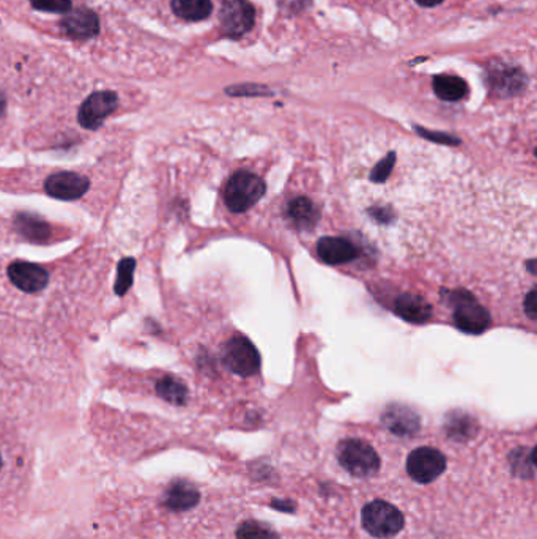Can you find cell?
Returning a JSON list of instances; mask_svg holds the SVG:
<instances>
[{"mask_svg":"<svg viewBox=\"0 0 537 539\" xmlns=\"http://www.w3.org/2000/svg\"><path fill=\"white\" fill-rule=\"evenodd\" d=\"M267 185L262 178L248 170H238L230 177L224 188V203L234 213H244L262 199Z\"/></svg>","mask_w":537,"mask_h":539,"instance_id":"6da1fadb","label":"cell"},{"mask_svg":"<svg viewBox=\"0 0 537 539\" xmlns=\"http://www.w3.org/2000/svg\"><path fill=\"white\" fill-rule=\"evenodd\" d=\"M337 460L343 470L356 478H370L380 470V458L376 450L359 438H349L337 446Z\"/></svg>","mask_w":537,"mask_h":539,"instance_id":"7a4b0ae2","label":"cell"},{"mask_svg":"<svg viewBox=\"0 0 537 539\" xmlns=\"http://www.w3.org/2000/svg\"><path fill=\"white\" fill-rule=\"evenodd\" d=\"M361 519L366 532L376 538H392L405 526L402 512L384 500H374L364 506Z\"/></svg>","mask_w":537,"mask_h":539,"instance_id":"3957f363","label":"cell"},{"mask_svg":"<svg viewBox=\"0 0 537 539\" xmlns=\"http://www.w3.org/2000/svg\"><path fill=\"white\" fill-rule=\"evenodd\" d=\"M450 302L454 306V322L457 328L470 333L481 335L491 325V314L467 290L450 292Z\"/></svg>","mask_w":537,"mask_h":539,"instance_id":"277c9868","label":"cell"},{"mask_svg":"<svg viewBox=\"0 0 537 539\" xmlns=\"http://www.w3.org/2000/svg\"><path fill=\"white\" fill-rule=\"evenodd\" d=\"M222 361L228 371L242 377L255 376L260 369V355L248 337L235 336L224 345Z\"/></svg>","mask_w":537,"mask_h":539,"instance_id":"5b68a950","label":"cell"},{"mask_svg":"<svg viewBox=\"0 0 537 539\" xmlns=\"http://www.w3.org/2000/svg\"><path fill=\"white\" fill-rule=\"evenodd\" d=\"M446 470V458L442 452L430 446H421L410 452L407 459V472L421 485H429L440 478Z\"/></svg>","mask_w":537,"mask_h":539,"instance_id":"8992f818","label":"cell"},{"mask_svg":"<svg viewBox=\"0 0 537 539\" xmlns=\"http://www.w3.org/2000/svg\"><path fill=\"white\" fill-rule=\"evenodd\" d=\"M219 18L222 32L230 38H240L254 26L255 10L248 0H226Z\"/></svg>","mask_w":537,"mask_h":539,"instance_id":"52a82bcc","label":"cell"},{"mask_svg":"<svg viewBox=\"0 0 537 539\" xmlns=\"http://www.w3.org/2000/svg\"><path fill=\"white\" fill-rule=\"evenodd\" d=\"M117 106H119V98L114 92L109 90L95 92L82 103L78 120L86 129H98L103 125V121L114 112Z\"/></svg>","mask_w":537,"mask_h":539,"instance_id":"ba28073f","label":"cell"},{"mask_svg":"<svg viewBox=\"0 0 537 539\" xmlns=\"http://www.w3.org/2000/svg\"><path fill=\"white\" fill-rule=\"evenodd\" d=\"M382 425L397 437H413L421 429V419L410 407L392 404L383 411Z\"/></svg>","mask_w":537,"mask_h":539,"instance_id":"9c48e42d","label":"cell"},{"mask_svg":"<svg viewBox=\"0 0 537 539\" xmlns=\"http://www.w3.org/2000/svg\"><path fill=\"white\" fill-rule=\"evenodd\" d=\"M90 182L76 172H59L49 177L45 183L47 195L61 201H74L87 193Z\"/></svg>","mask_w":537,"mask_h":539,"instance_id":"30bf717a","label":"cell"},{"mask_svg":"<svg viewBox=\"0 0 537 539\" xmlns=\"http://www.w3.org/2000/svg\"><path fill=\"white\" fill-rule=\"evenodd\" d=\"M10 281L28 294H35L46 287L49 275L41 265L30 262H14L8 267Z\"/></svg>","mask_w":537,"mask_h":539,"instance_id":"8fae6325","label":"cell"},{"mask_svg":"<svg viewBox=\"0 0 537 539\" xmlns=\"http://www.w3.org/2000/svg\"><path fill=\"white\" fill-rule=\"evenodd\" d=\"M62 28L68 37L86 40L100 32V21L92 10L78 8L65 13V18L62 20Z\"/></svg>","mask_w":537,"mask_h":539,"instance_id":"7c38bea8","label":"cell"},{"mask_svg":"<svg viewBox=\"0 0 537 539\" xmlns=\"http://www.w3.org/2000/svg\"><path fill=\"white\" fill-rule=\"evenodd\" d=\"M317 253L323 262L328 265H343L358 257L355 245L341 236H323L317 245Z\"/></svg>","mask_w":537,"mask_h":539,"instance_id":"4fadbf2b","label":"cell"},{"mask_svg":"<svg viewBox=\"0 0 537 539\" xmlns=\"http://www.w3.org/2000/svg\"><path fill=\"white\" fill-rule=\"evenodd\" d=\"M397 316L411 324H424L432 317V306L423 297L415 294H402L394 302Z\"/></svg>","mask_w":537,"mask_h":539,"instance_id":"5bb4252c","label":"cell"},{"mask_svg":"<svg viewBox=\"0 0 537 539\" xmlns=\"http://www.w3.org/2000/svg\"><path fill=\"white\" fill-rule=\"evenodd\" d=\"M14 228L30 243H45L51 238L49 224L32 213H18L14 216Z\"/></svg>","mask_w":537,"mask_h":539,"instance_id":"9a60e30c","label":"cell"},{"mask_svg":"<svg viewBox=\"0 0 537 539\" xmlns=\"http://www.w3.org/2000/svg\"><path fill=\"white\" fill-rule=\"evenodd\" d=\"M444 432L456 442H467L476 435V419L464 411H452L444 419Z\"/></svg>","mask_w":537,"mask_h":539,"instance_id":"2e32d148","label":"cell"},{"mask_svg":"<svg viewBox=\"0 0 537 539\" xmlns=\"http://www.w3.org/2000/svg\"><path fill=\"white\" fill-rule=\"evenodd\" d=\"M287 215L298 229H312L320 218V211L308 197H296L287 207Z\"/></svg>","mask_w":537,"mask_h":539,"instance_id":"e0dca14e","label":"cell"},{"mask_svg":"<svg viewBox=\"0 0 537 539\" xmlns=\"http://www.w3.org/2000/svg\"><path fill=\"white\" fill-rule=\"evenodd\" d=\"M434 92L443 102L456 103L467 96L468 86L459 76L442 75L434 78Z\"/></svg>","mask_w":537,"mask_h":539,"instance_id":"ac0fdd59","label":"cell"},{"mask_svg":"<svg viewBox=\"0 0 537 539\" xmlns=\"http://www.w3.org/2000/svg\"><path fill=\"white\" fill-rule=\"evenodd\" d=\"M199 502V491L186 481L175 483L166 493V505L175 511H185Z\"/></svg>","mask_w":537,"mask_h":539,"instance_id":"d6986e66","label":"cell"},{"mask_svg":"<svg viewBox=\"0 0 537 539\" xmlns=\"http://www.w3.org/2000/svg\"><path fill=\"white\" fill-rule=\"evenodd\" d=\"M174 13L185 21H203L213 12L211 0H172Z\"/></svg>","mask_w":537,"mask_h":539,"instance_id":"ffe728a7","label":"cell"},{"mask_svg":"<svg viewBox=\"0 0 537 539\" xmlns=\"http://www.w3.org/2000/svg\"><path fill=\"white\" fill-rule=\"evenodd\" d=\"M156 393L170 404L185 405L188 402V386L180 378L166 376L156 382Z\"/></svg>","mask_w":537,"mask_h":539,"instance_id":"44dd1931","label":"cell"},{"mask_svg":"<svg viewBox=\"0 0 537 539\" xmlns=\"http://www.w3.org/2000/svg\"><path fill=\"white\" fill-rule=\"evenodd\" d=\"M510 472L518 478H534V452L533 448H516L509 454Z\"/></svg>","mask_w":537,"mask_h":539,"instance_id":"7402d4cb","label":"cell"},{"mask_svg":"<svg viewBox=\"0 0 537 539\" xmlns=\"http://www.w3.org/2000/svg\"><path fill=\"white\" fill-rule=\"evenodd\" d=\"M238 539H281L271 527L259 520H246L236 530Z\"/></svg>","mask_w":537,"mask_h":539,"instance_id":"603a6c76","label":"cell"},{"mask_svg":"<svg viewBox=\"0 0 537 539\" xmlns=\"http://www.w3.org/2000/svg\"><path fill=\"white\" fill-rule=\"evenodd\" d=\"M136 261L133 257H125L121 259L119 263V270H117V281H115L114 292L115 295L123 297L127 294L128 289L131 287L133 284V278H135Z\"/></svg>","mask_w":537,"mask_h":539,"instance_id":"cb8c5ba5","label":"cell"},{"mask_svg":"<svg viewBox=\"0 0 537 539\" xmlns=\"http://www.w3.org/2000/svg\"><path fill=\"white\" fill-rule=\"evenodd\" d=\"M32 5L47 13H68L71 10V0H30Z\"/></svg>","mask_w":537,"mask_h":539,"instance_id":"d4e9b609","label":"cell"},{"mask_svg":"<svg viewBox=\"0 0 537 539\" xmlns=\"http://www.w3.org/2000/svg\"><path fill=\"white\" fill-rule=\"evenodd\" d=\"M394 164H396V153H390V155L384 156L382 162H378L374 170H372L370 180L376 183L384 182L391 176Z\"/></svg>","mask_w":537,"mask_h":539,"instance_id":"484cf974","label":"cell"},{"mask_svg":"<svg viewBox=\"0 0 537 539\" xmlns=\"http://www.w3.org/2000/svg\"><path fill=\"white\" fill-rule=\"evenodd\" d=\"M417 131H419V135L425 136L430 141H437L440 144H450V145L460 144V141L457 137H454V136L443 135V133H430L427 129H417Z\"/></svg>","mask_w":537,"mask_h":539,"instance_id":"4316f807","label":"cell"},{"mask_svg":"<svg viewBox=\"0 0 537 539\" xmlns=\"http://www.w3.org/2000/svg\"><path fill=\"white\" fill-rule=\"evenodd\" d=\"M525 312L530 317L531 320L537 319V294L536 289H531L528 295L525 297Z\"/></svg>","mask_w":537,"mask_h":539,"instance_id":"83f0119b","label":"cell"},{"mask_svg":"<svg viewBox=\"0 0 537 539\" xmlns=\"http://www.w3.org/2000/svg\"><path fill=\"white\" fill-rule=\"evenodd\" d=\"M417 2L419 4V5H421V7L429 8L437 7V5H440V4L444 2V0H417Z\"/></svg>","mask_w":537,"mask_h":539,"instance_id":"f1b7e54d","label":"cell"},{"mask_svg":"<svg viewBox=\"0 0 537 539\" xmlns=\"http://www.w3.org/2000/svg\"><path fill=\"white\" fill-rule=\"evenodd\" d=\"M534 263H536V261H530V263H528V267H530L531 275H534V273H536V269H534Z\"/></svg>","mask_w":537,"mask_h":539,"instance_id":"f546056e","label":"cell"},{"mask_svg":"<svg viewBox=\"0 0 537 539\" xmlns=\"http://www.w3.org/2000/svg\"><path fill=\"white\" fill-rule=\"evenodd\" d=\"M2 465H4V459H2V452H0V470H2Z\"/></svg>","mask_w":537,"mask_h":539,"instance_id":"4dcf8cb0","label":"cell"}]
</instances>
